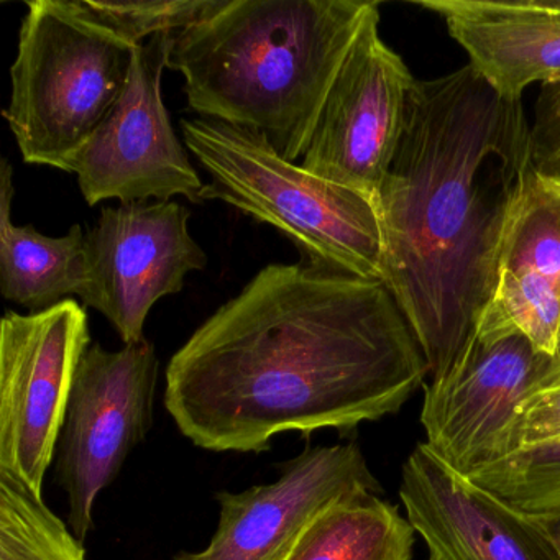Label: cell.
Here are the masks:
<instances>
[{"label": "cell", "mask_w": 560, "mask_h": 560, "mask_svg": "<svg viewBox=\"0 0 560 560\" xmlns=\"http://www.w3.org/2000/svg\"><path fill=\"white\" fill-rule=\"evenodd\" d=\"M275 483L215 494L221 514L201 552L175 560H283L307 524L342 498L380 493L359 445L310 447L283 465Z\"/></svg>", "instance_id": "12"}, {"label": "cell", "mask_w": 560, "mask_h": 560, "mask_svg": "<svg viewBox=\"0 0 560 560\" xmlns=\"http://www.w3.org/2000/svg\"><path fill=\"white\" fill-rule=\"evenodd\" d=\"M399 500L439 560H560L533 516L455 470L425 442L402 464Z\"/></svg>", "instance_id": "13"}, {"label": "cell", "mask_w": 560, "mask_h": 560, "mask_svg": "<svg viewBox=\"0 0 560 560\" xmlns=\"http://www.w3.org/2000/svg\"><path fill=\"white\" fill-rule=\"evenodd\" d=\"M183 140L211 182L205 201H222L293 242L301 261L382 281L375 202L283 159L254 130L212 119L182 120Z\"/></svg>", "instance_id": "4"}, {"label": "cell", "mask_w": 560, "mask_h": 560, "mask_svg": "<svg viewBox=\"0 0 560 560\" xmlns=\"http://www.w3.org/2000/svg\"><path fill=\"white\" fill-rule=\"evenodd\" d=\"M369 0H222L173 35L168 68L185 78L189 109L254 130L283 159H303L324 101Z\"/></svg>", "instance_id": "3"}, {"label": "cell", "mask_w": 560, "mask_h": 560, "mask_svg": "<svg viewBox=\"0 0 560 560\" xmlns=\"http://www.w3.org/2000/svg\"><path fill=\"white\" fill-rule=\"evenodd\" d=\"M416 83L401 57L380 37L376 5L324 101L301 165L375 202L398 150Z\"/></svg>", "instance_id": "9"}, {"label": "cell", "mask_w": 560, "mask_h": 560, "mask_svg": "<svg viewBox=\"0 0 560 560\" xmlns=\"http://www.w3.org/2000/svg\"><path fill=\"white\" fill-rule=\"evenodd\" d=\"M549 182V179H547ZM550 185L553 186V189H556L557 195H559L560 198V182H549ZM557 360L560 362V334H559V342H557V352H556Z\"/></svg>", "instance_id": "24"}, {"label": "cell", "mask_w": 560, "mask_h": 560, "mask_svg": "<svg viewBox=\"0 0 560 560\" xmlns=\"http://www.w3.org/2000/svg\"><path fill=\"white\" fill-rule=\"evenodd\" d=\"M428 373L383 281L273 264L172 357L163 401L198 447L260 454L281 432L396 415Z\"/></svg>", "instance_id": "1"}, {"label": "cell", "mask_w": 560, "mask_h": 560, "mask_svg": "<svg viewBox=\"0 0 560 560\" xmlns=\"http://www.w3.org/2000/svg\"><path fill=\"white\" fill-rule=\"evenodd\" d=\"M444 19L470 67L501 96L560 81V0H416Z\"/></svg>", "instance_id": "14"}, {"label": "cell", "mask_w": 560, "mask_h": 560, "mask_svg": "<svg viewBox=\"0 0 560 560\" xmlns=\"http://www.w3.org/2000/svg\"><path fill=\"white\" fill-rule=\"evenodd\" d=\"M91 346L84 306L8 311L0 324V475L44 497L78 366Z\"/></svg>", "instance_id": "6"}, {"label": "cell", "mask_w": 560, "mask_h": 560, "mask_svg": "<svg viewBox=\"0 0 560 560\" xmlns=\"http://www.w3.org/2000/svg\"><path fill=\"white\" fill-rule=\"evenodd\" d=\"M514 332L556 355L560 334V198L540 176L508 232L497 287L475 336Z\"/></svg>", "instance_id": "15"}, {"label": "cell", "mask_w": 560, "mask_h": 560, "mask_svg": "<svg viewBox=\"0 0 560 560\" xmlns=\"http://www.w3.org/2000/svg\"><path fill=\"white\" fill-rule=\"evenodd\" d=\"M4 117L22 159L67 172L126 91L136 48L81 0L28 2Z\"/></svg>", "instance_id": "5"}, {"label": "cell", "mask_w": 560, "mask_h": 560, "mask_svg": "<svg viewBox=\"0 0 560 560\" xmlns=\"http://www.w3.org/2000/svg\"><path fill=\"white\" fill-rule=\"evenodd\" d=\"M559 383L557 357L523 334L475 336L454 370L424 388L425 444L455 470L471 474L500 457L524 402Z\"/></svg>", "instance_id": "11"}, {"label": "cell", "mask_w": 560, "mask_h": 560, "mask_svg": "<svg viewBox=\"0 0 560 560\" xmlns=\"http://www.w3.org/2000/svg\"><path fill=\"white\" fill-rule=\"evenodd\" d=\"M14 168L0 162V291L31 313L57 306L84 284V237L74 224L63 237H48L12 222Z\"/></svg>", "instance_id": "16"}, {"label": "cell", "mask_w": 560, "mask_h": 560, "mask_svg": "<svg viewBox=\"0 0 560 560\" xmlns=\"http://www.w3.org/2000/svg\"><path fill=\"white\" fill-rule=\"evenodd\" d=\"M537 176L523 101L501 96L470 65L416 83L375 208L382 281L431 382L470 346Z\"/></svg>", "instance_id": "2"}, {"label": "cell", "mask_w": 560, "mask_h": 560, "mask_svg": "<svg viewBox=\"0 0 560 560\" xmlns=\"http://www.w3.org/2000/svg\"><path fill=\"white\" fill-rule=\"evenodd\" d=\"M84 9L119 35L127 44L139 47L156 35H176L205 21L221 8L222 0H170V2H96L81 0Z\"/></svg>", "instance_id": "20"}, {"label": "cell", "mask_w": 560, "mask_h": 560, "mask_svg": "<svg viewBox=\"0 0 560 560\" xmlns=\"http://www.w3.org/2000/svg\"><path fill=\"white\" fill-rule=\"evenodd\" d=\"M552 441H560V383L536 393L524 402L504 434L498 458L520 448Z\"/></svg>", "instance_id": "21"}, {"label": "cell", "mask_w": 560, "mask_h": 560, "mask_svg": "<svg viewBox=\"0 0 560 560\" xmlns=\"http://www.w3.org/2000/svg\"><path fill=\"white\" fill-rule=\"evenodd\" d=\"M159 370L147 339L120 350L91 343L81 359L57 447V480L81 542L93 529L96 498L152 429Z\"/></svg>", "instance_id": "7"}, {"label": "cell", "mask_w": 560, "mask_h": 560, "mask_svg": "<svg viewBox=\"0 0 560 560\" xmlns=\"http://www.w3.org/2000/svg\"><path fill=\"white\" fill-rule=\"evenodd\" d=\"M428 560H439L438 557H434V556H429V559Z\"/></svg>", "instance_id": "25"}, {"label": "cell", "mask_w": 560, "mask_h": 560, "mask_svg": "<svg viewBox=\"0 0 560 560\" xmlns=\"http://www.w3.org/2000/svg\"><path fill=\"white\" fill-rule=\"evenodd\" d=\"M415 536L398 506L353 494L317 514L283 560H411Z\"/></svg>", "instance_id": "17"}, {"label": "cell", "mask_w": 560, "mask_h": 560, "mask_svg": "<svg viewBox=\"0 0 560 560\" xmlns=\"http://www.w3.org/2000/svg\"><path fill=\"white\" fill-rule=\"evenodd\" d=\"M467 477L529 516L560 513V441L511 452Z\"/></svg>", "instance_id": "19"}, {"label": "cell", "mask_w": 560, "mask_h": 560, "mask_svg": "<svg viewBox=\"0 0 560 560\" xmlns=\"http://www.w3.org/2000/svg\"><path fill=\"white\" fill-rule=\"evenodd\" d=\"M530 152L537 175L560 182V81L540 88L530 126Z\"/></svg>", "instance_id": "22"}, {"label": "cell", "mask_w": 560, "mask_h": 560, "mask_svg": "<svg viewBox=\"0 0 560 560\" xmlns=\"http://www.w3.org/2000/svg\"><path fill=\"white\" fill-rule=\"evenodd\" d=\"M189 209L175 201L127 202L104 208L86 232L78 296L109 319L124 346L145 340L150 310L208 265L189 234Z\"/></svg>", "instance_id": "10"}, {"label": "cell", "mask_w": 560, "mask_h": 560, "mask_svg": "<svg viewBox=\"0 0 560 560\" xmlns=\"http://www.w3.org/2000/svg\"><path fill=\"white\" fill-rule=\"evenodd\" d=\"M173 35L162 34L136 48L129 83L109 116L71 160L88 205L106 199L172 201L183 196L205 202V183L173 130L162 97Z\"/></svg>", "instance_id": "8"}, {"label": "cell", "mask_w": 560, "mask_h": 560, "mask_svg": "<svg viewBox=\"0 0 560 560\" xmlns=\"http://www.w3.org/2000/svg\"><path fill=\"white\" fill-rule=\"evenodd\" d=\"M539 523V526L546 530L547 536L552 540L556 549L560 553V513L544 514V516H533Z\"/></svg>", "instance_id": "23"}, {"label": "cell", "mask_w": 560, "mask_h": 560, "mask_svg": "<svg viewBox=\"0 0 560 560\" xmlns=\"http://www.w3.org/2000/svg\"><path fill=\"white\" fill-rule=\"evenodd\" d=\"M0 560H86V552L44 497L0 475Z\"/></svg>", "instance_id": "18"}]
</instances>
